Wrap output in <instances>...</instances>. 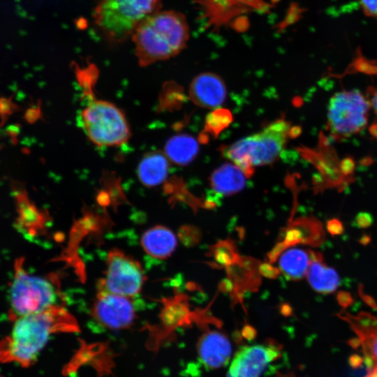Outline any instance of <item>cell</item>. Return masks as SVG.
Masks as SVG:
<instances>
[{
  "label": "cell",
  "instance_id": "cell-1",
  "mask_svg": "<svg viewBox=\"0 0 377 377\" xmlns=\"http://www.w3.org/2000/svg\"><path fill=\"white\" fill-rule=\"evenodd\" d=\"M10 334L0 342V360L23 367L33 364L50 336L79 330L75 318L64 307L54 305L40 313L14 320Z\"/></svg>",
  "mask_w": 377,
  "mask_h": 377
},
{
  "label": "cell",
  "instance_id": "cell-2",
  "mask_svg": "<svg viewBox=\"0 0 377 377\" xmlns=\"http://www.w3.org/2000/svg\"><path fill=\"white\" fill-rule=\"evenodd\" d=\"M131 38L140 66L167 60L186 46L189 28L186 17L174 10H157L142 20Z\"/></svg>",
  "mask_w": 377,
  "mask_h": 377
},
{
  "label": "cell",
  "instance_id": "cell-3",
  "mask_svg": "<svg viewBox=\"0 0 377 377\" xmlns=\"http://www.w3.org/2000/svg\"><path fill=\"white\" fill-rule=\"evenodd\" d=\"M301 132L283 118L269 123L260 131L240 139L223 150V154L249 177L254 168L276 161L290 138Z\"/></svg>",
  "mask_w": 377,
  "mask_h": 377
},
{
  "label": "cell",
  "instance_id": "cell-4",
  "mask_svg": "<svg viewBox=\"0 0 377 377\" xmlns=\"http://www.w3.org/2000/svg\"><path fill=\"white\" fill-rule=\"evenodd\" d=\"M161 0H100L94 8V22L108 42L123 43L138 24L159 10Z\"/></svg>",
  "mask_w": 377,
  "mask_h": 377
},
{
  "label": "cell",
  "instance_id": "cell-5",
  "mask_svg": "<svg viewBox=\"0 0 377 377\" xmlns=\"http://www.w3.org/2000/svg\"><path fill=\"white\" fill-rule=\"evenodd\" d=\"M58 295V285L53 277L31 275L24 267L23 258L15 260L8 293L10 320L40 313L57 305Z\"/></svg>",
  "mask_w": 377,
  "mask_h": 377
},
{
  "label": "cell",
  "instance_id": "cell-6",
  "mask_svg": "<svg viewBox=\"0 0 377 377\" xmlns=\"http://www.w3.org/2000/svg\"><path fill=\"white\" fill-rule=\"evenodd\" d=\"M80 123L89 140L100 147L121 146L131 137L124 113L109 101H89L81 111Z\"/></svg>",
  "mask_w": 377,
  "mask_h": 377
},
{
  "label": "cell",
  "instance_id": "cell-7",
  "mask_svg": "<svg viewBox=\"0 0 377 377\" xmlns=\"http://www.w3.org/2000/svg\"><path fill=\"white\" fill-rule=\"evenodd\" d=\"M106 265L105 276L99 281L98 290L128 297L140 293L145 277L138 260L113 249L108 252Z\"/></svg>",
  "mask_w": 377,
  "mask_h": 377
},
{
  "label": "cell",
  "instance_id": "cell-8",
  "mask_svg": "<svg viewBox=\"0 0 377 377\" xmlns=\"http://www.w3.org/2000/svg\"><path fill=\"white\" fill-rule=\"evenodd\" d=\"M368 108V103L356 91L337 94L329 108L332 131L343 135L359 131L367 124Z\"/></svg>",
  "mask_w": 377,
  "mask_h": 377
},
{
  "label": "cell",
  "instance_id": "cell-9",
  "mask_svg": "<svg viewBox=\"0 0 377 377\" xmlns=\"http://www.w3.org/2000/svg\"><path fill=\"white\" fill-rule=\"evenodd\" d=\"M337 316L357 336L349 340V344L354 348L360 347L368 369L367 377H377V317L364 311L357 315L341 311Z\"/></svg>",
  "mask_w": 377,
  "mask_h": 377
},
{
  "label": "cell",
  "instance_id": "cell-10",
  "mask_svg": "<svg viewBox=\"0 0 377 377\" xmlns=\"http://www.w3.org/2000/svg\"><path fill=\"white\" fill-rule=\"evenodd\" d=\"M92 316L99 324L112 330L126 329L136 318L131 297L103 290L98 291Z\"/></svg>",
  "mask_w": 377,
  "mask_h": 377
},
{
  "label": "cell",
  "instance_id": "cell-11",
  "mask_svg": "<svg viewBox=\"0 0 377 377\" xmlns=\"http://www.w3.org/2000/svg\"><path fill=\"white\" fill-rule=\"evenodd\" d=\"M281 355L275 344L244 346L234 356L227 377H261L267 367Z\"/></svg>",
  "mask_w": 377,
  "mask_h": 377
},
{
  "label": "cell",
  "instance_id": "cell-12",
  "mask_svg": "<svg viewBox=\"0 0 377 377\" xmlns=\"http://www.w3.org/2000/svg\"><path fill=\"white\" fill-rule=\"evenodd\" d=\"M189 94L196 105L214 109L223 103L227 90L220 76L213 73H202L192 80Z\"/></svg>",
  "mask_w": 377,
  "mask_h": 377
},
{
  "label": "cell",
  "instance_id": "cell-13",
  "mask_svg": "<svg viewBox=\"0 0 377 377\" xmlns=\"http://www.w3.org/2000/svg\"><path fill=\"white\" fill-rule=\"evenodd\" d=\"M231 351L230 341L226 335L218 331L205 333L198 343L200 357L211 369L223 366L230 359Z\"/></svg>",
  "mask_w": 377,
  "mask_h": 377
},
{
  "label": "cell",
  "instance_id": "cell-14",
  "mask_svg": "<svg viewBox=\"0 0 377 377\" xmlns=\"http://www.w3.org/2000/svg\"><path fill=\"white\" fill-rule=\"evenodd\" d=\"M170 162L164 152L161 151L147 152L138 166L137 174L139 180L149 187L160 185L168 177Z\"/></svg>",
  "mask_w": 377,
  "mask_h": 377
},
{
  "label": "cell",
  "instance_id": "cell-15",
  "mask_svg": "<svg viewBox=\"0 0 377 377\" xmlns=\"http://www.w3.org/2000/svg\"><path fill=\"white\" fill-rule=\"evenodd\" d=\"M141 245L149 256L165 259L175 251L177 238L169 228L163 226H156L143 233Z\"/></svg>",
  "mask_w": 377,
  "mask_h": 377
},
{
  "label": "cell",
  "instance_id": "cell-16",
  "mask_svg": "<svg viewBox=\"0 0 377 377\" xmlns=\"http://www.w3.org/2000/svg\"><path fill=\"white\" fill-rule=\"evenodd\" d=\"M248 177L233 163L223 164L211 175L210 186L219 195L226 196L243 189Z\"/></svg>",
  "mask_w": 377,
  "mask_h": 377
},
{
  "label": "cell",
  "instance_id": "cell-17",
  "mask_svg": "<svg viewBox=\"0 0 377 377\" xmlns=\"http://www.w3.org/2000/svg\"><path fill=\"white\" fill-rule=\"evenodd\" d=\"M311 288L321 294H330L337 290L340 284L337 272L327 266L320 253H313V258L306 274Z\"/></svg>",
  "mask_w": 377,
  "mask_h": 377
},
{
  "label": "cell",
  "instance_id": "cell-18",
  "mask_svg": "<svg viewBox=\"0 0 377 377\" xmlns=\"http://www.w3.org/2000/svg\"><path fill=\"white\" fill-rule=\"evenodd\" d=\"M198 150V142L193 137L188 134H179L166 142L164 153L170 162L186 165L196 157Z\"/></svg>",
  "mask_w": 377,
  "mask_h": 377
},
{
  "label": "cell",
  "instance_id": "cell-19",
  "mask_svg": "<svg viewBox=\"0 0 377 377\" xmlns=\"http://www.w3.org/2000/svg\"><path fill=\"white\" fill-rule=\"evenodd\" d=\"M313 252L292 248L282 253L279 265L282 273L288 279L299 280L306 275L313 258Z\"/></svg>",
  "mask_w": 377,
  "mask_h": 377
},
{
  "label": "cell",
  "instance_id": "cell-20",
  "mask_svg": "<svg viewBox=\"0 0 377 377\" xmlns=\"http://www.w3.org/2000/svg\"><path fill=\"white\" fill-rule=\"evenodd\" d=\"M227 114L226 111L216 110L209 114L208 124L210 129L221 130L226 126L228 123L227 119L229 118L227 117Z\"/></svg>",
  "mask_w": 377,
  "mask_h": 377
},
{
  "label": "cell",
  "instance_id": "cell-21",
  "mask_svg": "<svg viewBox=\"0 0 377 377\" xmlns=\"http://www.w3.org/2000/svg\"><path fill=\"white\" fill-rule=\"evenodd\" d=\"M373 217L368 212H359L355 218V226L359 228H367L373 223Z\"/></svg>",
  "mask_w": 377,
  "mask_h": 377
},
{
  "label": "cell",
  "instance_id": "cell-22",
  "mask_svg": "<svg viewBox=\"0 0 377 377\" xmlns=\"http://www.w3.org/2000/svg\"><path fill=\"white\" fill-rule=\"evenodd\" d=\"M354 67L360 72L371 75L377 74V66L372 65L362 58H360L355 61Z\"/></svg>",
  "mask_w": 377,
  "mask_h": 377
},
{
  "label": "cell",
  "instance_id": "cell-23",
  "mask_svg": "<svg viewBox=\"0 0 377 377\" xmlns=\"http://www.w3.org/2000/svg\"><path fill=\"white\" fill-rule=\"evenodd\" d=\"M360 6L367 16L377 19V0H359Z\"/></svg>",
  "mask_w": 377,
  "mask_h": 377
},
{
  "label": "cell",
  "instance_id": "cell-24",
  "mask_svg": "<svg viewBox=\"0 0 377 377\" xmlns=\"http://www.w3.org/2000/svg\"><path fill=\"white\" fill-rule=\"evenodd\" d=\"M326 226L328 232L332 236L341 235L344 232L343 223L336 218L328 220Z\"/></svg>",
  "mask_w": 377,
  "mask_h": 377
},
{
  "label": "cell",
  "instance_id": "cell-25",
  "mask_svg": "<svg viewBox=\"0 0 377 377\" xmlns=\"http://www.w3.org/2000/svg\"><path fill=\"white\" fill-rule=\"evenodd\" d=\"M337 300L338 302V304L343 309H346V308L349 307L354 302V300L351 294L345 290H340L337 293Z\"/></svg>",
  "mask_w": 377,
  "mask_h": 377
},
{
  "label": "cell",
  "instance_id": "cell-26",
  "mask_svg": "<svg viewBox=\"0 0 377 377\" xmlns=\"http://www.w3.org/2000/svg\"><path fill=\"white\" fill-rule=\"evenodd\" d=\"M339 170L344 176L352 174L355 170V162L350 157L344 158L339 164Z\"/></svg>",
  "mask_w": 377,
  "mask_h": 377
},
{
  "label": "cell",
  "instance_id": "cell-27",
  "mask_svg": "<svg viewBox=\"0 0 377 377\" xmlns=\"http://www.w3.org/2000/svg\"><path fill=\"white\" fill-rule=\"evenodd\" d=\"M358 294L361 299L371 309L377 311V303L371 295L365 293L362 284H360L357 288Z\"/></svg>",
  "mask_w": 377,
  "mask_h": 377
},
{
  "label": "cell",
  "instance_id": "cell-28",
  "mask_svg": "<svg viewBox=\"0 0 377 377\" xmlns=\"http://www.w3.org/2000/svg\"><path fill=\"white\" fill-rule=\"evenodd\" d=\"M359 242L362 245L366 246L371 242V237L364 234L360 237Z\"/></svg>",
  "mask_w": 377,
  "mask_h": 377
},
{
  "label": "cell",
  "instance_id": "cell-29",
  "mask_svg": "<svg viewBox=\"0 0 377 377\" xmlns=\"http://www.w3.org/2000/svg\"><path fill=\"white\" fill-rule=\"evenodd\" d=\"M373 163V160L371 157H369V156H367V157H364V158H362L360 161V164H361L362 165H369L370 164H371Z\"/></svg>",
  "mask_w": 377,
  "mask_h": 377
},
{
  "label": "cell",
  "instance_id": "cell-30",
  "mask_svg": "<svg viewBox=\"0 0 377 377\" xmlns=\"http://www.w3.org/2000/svg\"><path fill=\"white\" fill-rule=\"evenodd\" d=\"M369 132L374 137L377 138V123L371 124L369 127Z\"/></svg>",
  "mask_w": 377,
  "mask_h": 377
},
{
  "label": "cell",
  "instance_id": "cell-31",
  "mask_svg": "<svg viewBox=\"0 0 377 377\" xmlns=\"http://www.w3.org/2000/svg\"><path fill=\"white\" fill-rule=\"evenodd\" d=\"M373 105L377 112V94L373 98Z\"/></svg>",
  "mask_w": 377,
  "mask_h": 377
}]
</instances>
